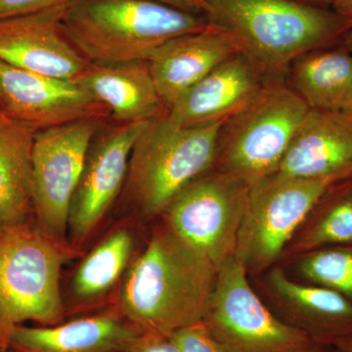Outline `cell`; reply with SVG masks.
<instances>
[{
    "label": "cell",
    "mask_w": 352,
    "mask_h": 352,
    "mask_svg": "<svg viewBox=\"0 0 352 352\" xmlns=\"http://www.w3.org/2000/svg\"><path fill=\"white\" fill-rule=\"evenodd\" d=\"M151 224L113 307L138 330L170 335L204 320L219 268L161 219Z\"/></svg>",
    "instance_id": "1"
},
{
    "label": "cell",
    "mask_w": 352,
    "mask_h": 352,
    "mask_svg": "<svg viewBox=\"0 0 352 352\" xmlns=\"http://www.w3.org/2000/svg\"><path fill=\"white\" fill-rule=\"evenodd\" d=\"M201 14L266 78L307 53L338 45L352 25L333 9L302 0H204Z\"/></svg>",
    "instance_id": "2"
},
{
    "label": "cell",
    "mask_w": 352,
    "mask_h": 352,
    "mask_svg": "<svg viewBox=\"0 0 352 352\" xmlns=\"http://www.w3.org/2000/svg\"><path fill=\"white\" fill-rule=\"evenodd\" d=\"M208 25L201 13L153 0H76L61 21L65 36L92 64L148 62L170 39Z\"/></svg>",
    "instance_id": "3"
},
{
    "label": "cell",
    "mask_w": 352,
    "mask_h": 352,
    "mask_svg": "<svg viewBox=\"0 0 352 352\" xmlns=\"http://www.w3.org/2000/svg\"><path fill=\"white\" fill-rule=\"evenodd\" d=\"M223 122L179 126L166 111L147 122L132 148L120 194L134 219L156 221L179 192L214 168Z\"/></svg>",
    "instance_id": "4"
},
{
    "label": "cell",
    "mask_w": 352,
    "mask_h": 352,
    "mask_svg": "<svg viewBox=\"0 0 352 352\" xmlns=\"http://www.w3.org/2000/svg\"><path fill=\"white\" fill-rule=\"evenodd\" d=\"M82 254L44 235L32 221L0 227V352L10 349L14 330L25 322H64L62 270Z\"/></svg>",
    "instance_id": "5"
},
{
    "label": "cell",
    "mask_w": 352,
    "mask_h": 352,
    "mask_svg": "<svg viewBox=\"0 0 352 352\" xmlns=\"http://www.w3.org/2000/svg\"><path fill=\"white\" fill-rule=\"evenodd\" d=\"M309 110L292 88L268 82L222 124L214 168L250 185L276 173Z\"/></svg>",
    "instance_id": "6"
},
{
    "label": "cell",
    "mask_w": 352,
    "mask_h": 352,
    "mask_svg": "<svg viewBox=\"0 0 352 352\" xmlns=\"http://www.w3.org/2000/svg\"><path fill=\"white\" fill-rule=\"evenodd\" d=\"M332 184L274 173L250 185L234 256L248 276L279 263L310 208Z\"/></svg>",
    "instance_id": "7"
},
{
    "label": "cell",
    "mask_w": 352,
    "mask_h": 352,
    "mask_svg": "<svg viewBox=\"0 0 352 352\" xmlns=\"http://www.w3.org/2000/svg\"><path fill=\"white\" fill-rule=\"evenodd\" d=\"M250 184L212 168L176 195L160 219L217 266L235 256Z\"/></svg>",
    "instance_id": "8"
},
{
    "label": "cell",
    "mask_w": 352,
    "mask_h": 352,
    "mask_svg": "<svg viewBox=\"0 0 352 352\" xmlns=\"http://www.w3.org/2000/svg\"><path fill=\"white\" fill-rule=\"evenodd\" d=\"M204 321L226 352H302L314 344L275 316L235 258L220 266Z\"/></svg>",
    "instance_id": "9"
},
{
    "label": "cell",
    "mask_w": 352,
    "mask_h": 352,
    "mask_svg": "<svg viewBox=\"0 0 352 352\" xmlns=\"http://www.w3.org/2000/svg\"><path fill=\"white\" fill-rule=\"evenodd\" d=\"M105 120H76L36 131L34 135L32 222L41 233L61 244L69 245V206L90 143Z\"/></svg>",
    "instance_id": "10"
},
{
    "label": "cell",
    "mask_w": 352,
    "mask_h": 352,
    "mask_svg": "<svg viewBox=\"0 0 352 352\" xmlns=\"http://www.w3.org/2000/svg\"><path fill=\"white\" fill-rule=\"evenodd\" d=\"M148 122H104L95 133L69 206L68 242L76 251L83 254L120 197L132 148Z\"/></svg>",
    "instance_id": "11"
},
{
    "label": "cell",
    "mask_w": 352,
    "mask_h": 352,
    "mask_svg": "<svg viewBox=\"0 0 352 352\" xmlns=\"http://www.w3.org/2000/svg\"><path fill=\"white\" fill-rule=\"evenodd\" d=\"M0 107L36 131L76 120L111 118L109 109L75 80L41 75L3 61Z\"/></svg>",
    "instance_id": "12"
},
{
    "label": "cell",
    "mask_w": 352,
    "mask_h": 352,
    "mask_svg": "<svg viewBox=\"0 0 352 352\" xmlns=\"http://www.w3.org/2000/svg\"><path fill=\"white\" fill-rule=\"evenodd\" d=\"M250 281L278 319L314 344L333 346L352 337V302L340 294L296 281L278 264Z\"/></svg>",
    "instance_id": "13"
},
{
    "label": "cell",
    "mask_w": 352,
    "mask_h": 352,
    "mask_svg": "<svg viewBox=\"0 0 352 352\" xmlns=\"http://www.w3.org/2000/svg\"><path fill=\"white\" fill-rule=\"evenodd\" d=\"M69 7L0 20V61L62 80L82 75L90 63L61 29Z\"/></svg>",
    "instance_id": "14"
},
{
    "label": "cell",
    "mask_w": 352,
    "mask_h": 352,
    "mask_svg": "<svg viewBox=\"0 0 352 352\" xmlns=\"http://www.w3.org/2000/svg\"><path fill=\"white\" fill-rule=\"evenodd\" d=\"M276 173L337 183L352 176V113L310 109Z\"/></svg>",
    "instance_id": "15"
},
{
    "label": "cell",
    "mask_w": 352,
    "mask_h": 352,
    "mask_svg": "<svg viewBox=\"0 0 352 352\" xmlns=\"http://www.w3.org/2000/svg\"><path fill=\"white\" fill-rule=\"evenodd\" d=\"M268 82L247 58L236 54L185 92L166 109V115L179 126L223 122L254 100Z\"/></svg>",
    "instance_id": "16"
},
{
    "label": "cell",
    "mask_w": 352,
    "mask_h": 352,
    "mask_svg": "<svg viewBox=\"0 0 352 352\" xmlns=\"http://www.w3.org/2000/svg\"><path fill=\"white\" fill-rule=\"evenodd\" d=\"M238 54L231 39L208 25L193 34L168 41L155 51L148 64L166 109L212 69Z\"/></svg>",
    "instance_id": "17"
},
{
    "label": "cell",
    "mask_w": 352,
    "mask_h": 352,
    "mask_svg": "<svg viewBox=\"0 0 352 352\" xmlns=\"http://www.w3.org/2000/svg\"><path fill=\"white\" fill-rule=\"evenodd\" d=\"M141 331L115 307L54 326L21 325L11 336L16 352H122Z\"/></svg>",
    "instance_id": "18"
},
{
    "label": "cell",
    "mask_w": 352,
    "mask_h": 352,
    "mask_svg": "<svg viewBox=\"0 0 352 352\" xmlns=\"http://www.w3.org/2000/svg\"><path fill=\"white\" fill-rule=\"evenodd\" d=\"M133 219L110 231L87 254L74 272L71 282L72 310L87 311L100 307L116 289L119 292L139 248L138 226Z\"/></svg>",
    "instance_id": "19"
},
{
    "label": "cell",
    "mask_w": 352,
    "mask_h": 352,
    "mask_svg": "<svg viewBox=\"0 0 352 352\" xmlns=\"http://www.w3.org/2000/svg\"><path fill=\"white\" fill-rule=\"evenodd\" d=\"M74 80L104 104L116 122H147L166 111L148 62L90 63Z\"/></svg>",
    "instance_id": "20"
},
{
    "label": "cell",
    "mask_w": 352,
    "mask_h": 352,
    "mask_svg": "<svg viewBox=\"0 0 352 352\" xmlns=\"http://www.w3.org/2000/svg\"><path fill=\"white\" fill-rule=\"evenodd\" d=\"M36 132L0 107V227L32 221Z\"/></svg>",
    "instance_id": "21"
},
{
    "label": "cell",
    "mask_w": 352,
    "mask_h": 352,
    "mask_svg": "<svg viewBox=\"0 0 352 352\" xmlns=\"http://www.w3.org/2000/svg\"><path fill=\"white\" fill-rule=\"evenodd\" d=\"M291 67L292 89L309 109L352 113V53L342 44L307 53Z\"/></svg>",
    "instance_id": "22"
},
{
    "label": "cell",
    "mask_w": 352,
    "mask_h": 352,
    "mask_svg": "<svg viewBox=\"0 0 352 352\" xmlns=\"http://www.w3.org/2000/svg\"><path fill=\"white\" fill-rule=\"evenodd\" d=\"M352 244V176L329 186L303 219L279 263L333 247Z\"/></svg>",
    "instance_id": "23"
},
{
    "label": "cell",
    "mask_w": 352,
    "mask_h": 352,
    "mask_svg": "<svg viewBox=\"0 0 352 352\" xmlns=\"http://www.w3.org/2000/svg\"><path fill=\"white\" fill-rule=\"evenodd\" d=\"M278 265L296 281L331 289L352 302V244L316 250Z\"/></svg>",
    "instance_id": "24"
},
{
    "label": "cell",
    "mask_w": 352,
    "mask_h": 352,
    "mask_svg": "<svg viewBox=\"0 0 352 352\" xmlns=\"http://www.w3.org/2000/svg\"><path fill=\"white\" fill-rule=\"evenodd\" d=\"M180 352H226L204 320L170 333Z\"/></svg>",
    "instance_id": "25"
},
{
    "label": "cell",
    "mask_w": 352,
    "mask_h": 352,
    "mask_svg": "<svg viewBox=\"0 0 352 352\" xmlns=\"http://www.w3.org/2000/svg\"><path fill=\"white\" fill-rule=\"evenodd\" d=\"M76 0H0V20L69 7Z\"/></svg>",
    "instance_id": "26"
},
{
    "label": "cell",
    "mask_w": 352,
    "mask_h": 352,
    "mask_svg": "<svg viewBox=\"0 0 352 352\" xmlns=\"http://www.w3.org/2000/svg\"><path fill=\"white\" fill-rule=\"evenodd\" d=\"M122 352H180L170 336L156 331H141Z\"/></svg>",
    "instance_id": "27"
},
{
    "label": "cell",
    "mask_w": 352,
    "mask_h": 352,
    "mask_svg": "<svg viewBox=\"0 0 352 352\" xmlns=\"http://www.w3.org/2000/svg\"><path fill=\"white\" fill-rule=\"evenodd\" d=\"M153 1L160 2L164 6L192 13H201L204 4V0H153Z\"/></svg>",
    "instance_id": "28"
},
{
    "label": "cell",
    "mask_w": 352,
    "mask_h": 352,
    "mask_svg": "<svg viewBox=\"0 0 352 352\" xmlns=\"http://www.w3.org/2000/svg\"><path fill=\"white\" fill-rule=\"evenodd\" d=\"M331 6L336 12L352 20V0H333Z\"/></svg>",
    "instance_id": "29"
},
{
    "label": "cell",
    "mask_w": 352,
    "mask_h": 352,
    "mask_svg": "<svg viewBox=\"0 0 352 352\" xmlns=\"http://www.w3.org/2000/svg\"><path fill=\"white\" fill-rule=\"evenodd\" d=\"M333 347L335 352H352V337L340 340V342H338Z\"/></svg>",
    "instance_id": "30"
},
{
    "label": "cell",
    "mask_w": 352,
    "mask_h": 352,
    "mask_svg": "<svg viewBox=\"0 0 352 352\" xmlns=\"http://www.w3.org/2000/svg\"><path fill=\"white\" fill-rule=\"evenodd\" d=\"M340 44H342L346 50L352 53V25H351V28L347 30L344 36H342Z\"/></svg>",
    "instance_id": "31"
},
{
    "label": "cell",
    "mask_w": 352,
    "mask_h": 352,
    "mask_svg": "<svg viewBox=\"0 0 352 352\" xmlns=\"http://www.w3.org/2000/svg\"><path fill=\"white\" fill-rule=\"evenodd\" d=\"M302 352H335L333 347L325 344H314Z\"/></svg>",
    "instance_id": "32"
},
{
    "label": "cell",
    "mask_w": 352,
    "mask_h": 352,
    "mask_svg": "<svg viewBox=\"0 0 352 352\" xmlns=\"http://www.w3.org/2000/svg\"><path fill=\"white\" fill-rule=\"evenodd\" d=\"M302 1L307 2V3L315 4V6H332L333 0H302Z\"/></svg>",
    "instance_id": "33"
},
{
    "label": "cell",
    "mask_w": 352,
    "mask_h": 352,
    "mask_svg": "<svg viewBox=\"0 0 352 352\" xmlns=\"http://www.w3.org/2000/svg\"><path fill=\"white\" fill-rule=\"evenodd\" d=\"M4 352H16L15 351H13V349H8V351H4Z\"/></svg>",
    "instance_id": "34"
}]
</instances>
